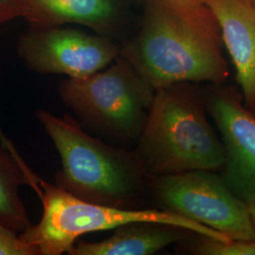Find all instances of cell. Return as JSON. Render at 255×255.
<instances>
[{
    "mask_svg": "<svg viewBox=\"0 0 255 255\" xmlns=\"http://www.w3.org/2000/svg\"><path fill=\"white\" fill-rule=\"evenodd\" d=\"M120 55L155 90L178 82L222 84L229 76L219 23L202 0H146Z\"/></svg>",
    "mask_w": 255,
    "mask_h": 255,
    "instance_id": "obj_1",
    "label": "cell"
},
{
    "mask_svg": "<svg viewBox=\"0 0 255 255\" xmlns=\"http://www.w3.org/2000/svg\"><path fill=\"white\" fill-rule=\"evenodd\" d=\"M196 84L178 82L155 90L146 125L133 149L146 180L222 169L224 146L207 119L205 96Z\"/></svg>",
    "mask_w": 255,
    "mask_h": 255,
    "instance_id": "obj_2",
    "label": "cell"
},
{
    "mask_svg": "<svg viewBox=\"0 0 255 255\" xmlns=\"http://www.w3.org/2000/svg\"><path fill=\"white\" fill-rule=\"evenodd\" d=\"M35 116L61 157L54 177L58 187L87 202L139 208L146 178L133 150L103 142L69 115L39 109Z\"/></svg>",
    "mask_w": 255,
    "mask_h": 255,
    "instance_id": "obj_3",
    "label": "cell"
},
{
    "mask_svg": "<svg viewBox=\"0 0 255 255\" xmlns=\"http://www.w3.org/2000/svg\"><path fill=\"white\" fill-rule=\"evenodd\" d=\"M59 97L83 128L120 145L136 142L155 89L119 55L106 68L85 78H67Z\"/></svg>",
    "mask_w": 255,
    "mask_h": 255,
    "instance_id": "obj_4",
    "label": "cell"
},
{
    "mask_svg": "<svg viewBox=\"0 0 255 255\" xmlns=\"http://www.w3.org/2000/svg\"><path fill=\"white\" fill-rule=\"evenodd\" d=\"M43 216L36 225L19 234L22 241L35 248L39 255L67 254L85 234L108 231L129 222H155L189 230L219 240L232 238L218 231L164 209H122L76 198L56 184L39 179Z\"/></svg>",
    "mask_w": 255,
    "mask_h": 255,
    "instance_id": "obj_5",
    "label": "cell"
},
{
    "mask_svg": "<svg viewBox=\"0 0 255 255\" xmlns=\"http://www.w3.org/2000/svg\"><path fill=\"white\" fill-rule=\"evenodd\" d=\"M146 188L161 209L229 238L255 241V227L247 202L217 171L193 170L149 178Z\"/></svg>",
    "mask_w": 255,
    "mask_h": 255,
    "instance_id": "obj_6",
    "label": "cell"
},
{
    "mask_svg": "<svg viewBox=\"0 0 255 255\" xmlns=\"http://www.w3.org/2000/svg\"><path fill=\"white\" fill-rule=\"evenodd\" d=\"M20 59L40 74L81 79L106 68L120 55L114 39L69 27L29 29L17 44Z\"/></svg>",
    "mask_w": 255,
    "mask_h": 255,
    "instance_id": "obj_7",
    "label": "cell"
},
{
    "mask_svg": "<svg viewBox=\"0 0 255 255\" xmlns=\"http://www.w3.org/2000/svg\"><path fill=\"white\" fill-rule=\"evenodd\" d=\"M205 96L206 108L224 146L222 177L247 202L255 201V112L248 109L235 87L215 84Z\"/></svg>",
    "mask_w": 255,
    "mask_h": 255,
    "instance_id": "obj_8",
    "label": "cell"
},
{
    "mask_svg": "<svg viewBox=\"0 0 255 255\" xmlns=\"http://www.w3.org/2000/svg\"><path fill=\"white\" fill-rule=\"evenodd\" d=\"M29 29L80 24L114 39L125 23L128 0H18Z\"/></svg>",
    "mask_w": 255,
    "mask_h": 255,
    "instance_id": "obj_9",
    "label": "cell"
},
{
    "mask_svg": "<svg viewBox=\"0 0 255 255\" xmlns=\"http://www.w3.org/2000/svg\"><path fill=\"white\" fill-rule=\"evenodd\" d=\"M213 10L247 108L255 112V7L251 0H202Z\"/></svg>",
    "mask_w": 255,
    "mask_h": 255,
    "instance_id": "obj_10",
    "label": "cell"
},
{
    "mask_svg": "<svg viewBox=\"0 0 255 255\" xmlns=\"http://www.w3.org/2000/svg\"><path fill=\"white\" fill-rule=\"evenodd\" d=\"M189 230L155 222H129L98 242L77 240L68 255H151L188 238Z\"/></svg>",
    "mask_w": 255,
    "mask_h": 255,
    "instance_id": "obj_11",
    "label": "cell"
},
{
    "mask_svg": "<svg viewBox=\"0 0 255 255\" xmlns=\"http://www.w3.org/2000/svg\"><path fill=\"white\" fill-rule=\"evenodd\" d=\"M39 179L14 146L0 145V225L19 234L31 226L20 189L27 185L39 195Z\"/></svg>",
    "mask_w": 255,
    "mask_h": 255,
    "instance_id": "obj_12",
    "label": "cell"
},
{
    "mask_svg": "<svg viewBox=\"0 0 255 255\" xmlns=\"http://www.w3.org/2000/svg\"><path fill=\"white\" fill-rule=\"evenodd\" d=\"M182 252L196 255H255V241L219 240L192 234L178 243Z\"/></svg>",
    "mask_w": 255,
    "mask_h": 255,
    "instance_id": "obj_13",
    "label": "cell"
},
{
    "mask_svg": "<svg viewBox=\"0 0 255 255\" xmlns=\"http://www.w3.org/2000/svg\"><path fill=\"white\" fill-rule=\"evenodd\" d=\"M0 255H39V253L22 241L19 233L0 225Z\"/></svg>",
    "mask_w": 255,
    "mask_h": 255,
    "instance_id": "obj_14",
    "label": "cell"
},
{
    "mask_svg": "<svg viewBox=\"0 0 255 255\" xmlns=\"http://www.w3.org/2000/svg\"><path fill=\"white\" fill-rule=\"evenodd\" d=\"M19 17H22V9L18 0H0V27Z\"/></svg>",
    "mask_w": 255,
    "mask_h": 255,
    "instance_id": "obj_15",
    "label": "cell"
},
{
    "mask_svg": "<svg viewBox=\"0 0 255 255\" xmlns=\"http://www.w3.org/2000/svg\"><path fill=\"white\" fill-rule=\"evenodd\" d=\"M0 142H1V144L2 145H5V146H12V143H11V141L9 140L6 135L4 134V132H3V130L1 129V128H0Z\"/></svg>",
    "mask_w": 255,
    "mask_h": 255,
    "instance_id": "obj_16",
    "label": "cell"
},
{
    "mask_svg": "<svg viewBox=\"0 0 255 255\" xmlns=\"http://www.w3.org/2000/svg\"><path fill=\"white\" fill-rule=\"evenodd\" d=\"M248 206H249L250 214H251V217H252V219H253V222H254V225H255V201L249 202Z\"/></svg>",
    "mask_w": 255,
    "mask_h": 255,
    "instance_id": "obj_17",
    "label": "cell"
},
{
    "mask_svg": "<svg viewBox=\"0 0 255 255\" xmlns=\"http://www.w3.org/2000/svg\"><path fill=\"white\" fill-rule=\"evenodd\" d=\"M251 2L254 4V6L255 7V0H251Z\"/></svg>",
    "mask_w": 255,
    "mask_h": 255,
    "instance_id": "obj_18",
    "label": "cell"
}]
</instances>
